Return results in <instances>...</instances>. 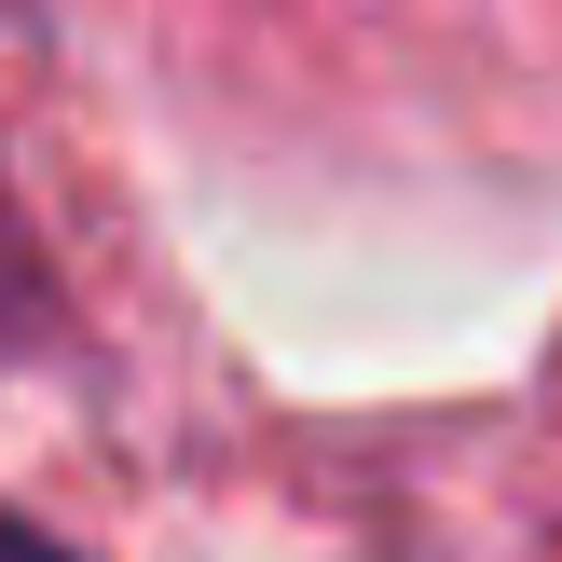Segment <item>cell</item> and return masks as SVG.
Masks as SVG:
<instances>
[{"instance_id":"1","label":"cell","mask_w":562,"mask_h":562,"mask_svg":"<svg viewBox=\"0 0 562 562\" xmlns=\"http://www.w3.org/2000/svg\"><path fill=\"white\" fill-rule=\"evenodd\" d=\"M42 329H55V274H42V247H27L14 192H0V357H27Z\"/></svg>"},{"instance_id":"2","label":"cell","mask_w":562,"mask_h":562,"mask_svg":"<svg viewBox=\"0 0 562 562\" xmlns=\"http://www.w3.org/2000/svg\"><path fill=\"white\" fill-rule=\"evenodd\" d=\"M0 562H97V549L55 536V521H27V508H0Z\"/></svg>"}]
</instances>
